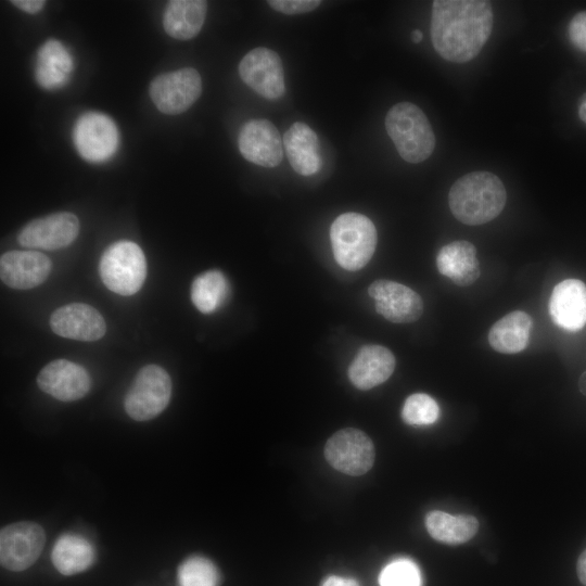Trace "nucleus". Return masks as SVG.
<instances>
[{
	"instance_id": "nucleus-30",
	"label": "nucleus",
	"mask_w": 586,
	"mask_h": 586,
	"mask_svg": "<svg viewBox=\"0 0 586 586\" xmlns=\"http://www.w3.org/2000/svg\"><path fill=\"white\" fill-rule=\"evenodd\" d=\"M379 583L380 586H421V574L415 562L400 558L383 568Z\"/></svg>"
},
{
	"instance_id": "nucleus-36",
	"label": "nucleus",
	"mask_w": 586,
	"mask_h": 586,
	"mask_svg": "<svg viewBox=\"0 0 586 586\" xmlns=\"http://www.w3.org/2000/svg\"><path fill=\"white\" fill-rule=\"evenodd\" d=\"M578 114L581 119L586 124V93L579 100Z\"/></svg>"
},
{
	"instance_id": "nucleus-29",
	"label": "nucleus",
	"mask_w": 586,
	"mask_h": 586,
	"mask_svg": "<svg viewBox=\"0 0 586 586\" xmlns=\"http://www.w3.org/2000/svg\"><path fill=\"white\" fill-rule=\"evenodd\" d=\"M440 416V407L435 399L424 393L408 396L402 409L403 420L413 426L434 423Z\"/></svg>"
},
{
	"instance_id": "nucleus-16",
	"label": "nucleus",
	"mask_w": 586,
	"mask_h": 586,
	"mask_svg": "<svg viewBox=\"0 0 586 586\" xmlns=\"http://www.w3.org/2000/svg\"><path fill=\"white\" fill-rule=\"evenodd\" d=\"M52 331L62 337L92 342L106 331L101 314L85 303H71L56 308L50 317Z\"/></svg>"
},
{
	"instance_id": "nucleus-1",
	"label": "nucleus",
	"mask_w": 586,
	"mask_h": 586,
	"mask_svg": "<svg viewBox=\"0 0 586 586\" xmlns=\"http://www.w3.org/2000/svg\"><path fill=\"white\" fill-rule=\"evenodd\" d=\"M492 4L484 0H435L431 39L446 61L464 63L475 58L493 28Z\"/></svg>"
},
{
	"instance_id": "nucleus-4",
	"label": "nucleus",
	"mask_w": 586,
	"mask_h": 586,
	"mask_svg": "<svg viewBox=\"0 0 586 586\" xmlns=\"http://www.w3.org/2000/svg\"><path fill=\"white\" fill-rule=\"evenodd\" d=\"M330 240L336 263L346 270L356 271L370 262L378 234L367 216L349 212L341 214L332 222Z\"/></svg>"
},
{
	"instance_id": "nucleus-6",
	"label": "nucleus",
	"mask_w": 586,
	"mask_h": 586,
	"mask_svg": "<svg viewBox=\"0 0 586 586\" xmlns=\"http://www.w3.org/2000/svg\"><path fill=\"white\" fill-rule=\"evenodd\" d=\"M170 395L171 381L166 370L157 365H146L139 370L126 393L125 410L136 421L151 420L167 407Z\"/></svg>"
},
{
	"instance_id": "nucleus-15",
	"label": "nucleus",
	"mask_w": 586,
	"mask_h": 586,
	"mask_svg": "<svg viewBox=\"0 0 586 586\" xmlns=\"http://www.w3.org/2000/svg\"><path fill=\"white\" fill-rule=\"evenodd\" d=\"M39 388L62 402L82 398L90 390L91 379L80 365L56 359L46 365L37 377Z\"/></svg>"
},
{
	"instance_id": "nucleus-8",
	"label": "nucleus",
	"mask_w": 586,
	"mask_h": 586,
	"mask_svg": "<svg viewBox=\"0 0 586 586\" xmlns=\"http://www.w3.org/2000/svg\"><path fill=\"white\" fill-rule=\"evenodd\" d=\"M324 456L337 471L348 475H361L373 466L375 451L366 433L348 428L335 432L328 440Z\"/></svg>"
},
{
	"instance_id": "nucleus-20",
	"label": "nucleus",
	"mask_w": 586,
	"mask_h": 586,
	"mask_svg": "<svg viewBox=\"0 0 586 586\" xmlns=\"http://www.w3.org/2000/svg\"><path fill=\"white\" fill-rule=\"evenodd\" d=\"M283 148L297 174L310 176L320 169L319 140L308 125L301 122L292 124L283 135Z\"/></svg>"
},
{
	"instance_id": "nucleus-35",
	"label": "nucleus",
	"mask_w": 586,
	"mask_h": 586,
	"mask_svg": "<svg viewBox=\"0 0 586 586\" xmlns=\"http://www.w3.org/2000/svg\"><path fill=\"white\" fill-rule=\"evenodd\" d=\"M576 571L581 583L586 586V549L578 557Z\"/></svg>"
},
{
	"instance_id": "nucleus-17",
	"label": "nucleus",
	"mask_w": 586,
	"mask_h": 586,
	"mask_svg": "<svg viewBox=\"0 0 586 586\" xmlns=\"http://www.w3.org/2000/svg\"><path fill=\"white\" fill-rule=\"evenodd\" d=\"M52 268L48 256L37 251H9L0 258V278L16 290H29L47 280Z\"/></svg>"
},
{
	"instance_id": "nucleus-22",
	"label": "nucleus",
	"mask_w": 586,
	"mask_h": 586,
	"mask_svg": "<svg viewBox=\"0 0 586 586\" xmlns=\"http://www.w3.org/2000/svg\"><path fill=\"white\" fill-rule=\"evenodd\" d=\"M533 320L528 314L514 310L495 322L488 332L492 348L502 354H517L526 348Z\"/></svg>"
},
{
	"instance_id": "nucleus-7",
	"label": "nucleus",
	"mask_w": 586,
	"mask_h": 586,
	"mask_svg": "<svg viewBox=\"0 0 586 586\" xmlns=\"http://www.w3.org/2000/svg\"><path fill=\"white\" fill-rule=\"evenodd\" d=\"M150 97L156 107L165 114L187 111L202 92L199 72L184 67L156 76L150 85Z\"/></svg>"
},
{
	"instance_id": "nucleus-13",
	"label": "nucleus",
	"mask_w": 586,
	"mask_h": 586,
	"mask_svg": "<svg viewBox=\"0 0 586 586\" xmlns=\"http://www.w3.org/2000/svg\"><path fill=\"white\" fill-rule=\"evenodd\" d=\"M238 146L245 160L263 167H276L283 157V139L267 119L246 122L239 131Z\"/></svg>"
},
{
	"instance_id": "nucleus-28",
	"label": "nucleus",
	"mask_w": 586,
	"mask_h": 586,
	"mask_svg": "<svg viewBox=\"0 0 586 586\" xmlns=\"http://www.w3.org/2000/svg\"><path fill=\"white\" fill-rule=\"evenodd\" d=\"M179 586H217L219 575L212 561L193 556L184 560L178 569Z\"/></svg>"
},
{
	"instance_id": "nucleus-19",
	"label": "nucleus",
	"mask_w": 586,
	"mask_h": 586,
	"mask_svg": "<svg viewBox=\"0 0 586 586\" xmlns=\"http://www.w3.org/2000/svg\"><path fill=\"white\" fill-rule=\"evenodd\" d=\"M393 353L381 345L362 346L348 367L349 381L359 390H370L385 382L395 369Z\"/></svg>"
},
{
	"instance_id": "nucleus-33",
	"label": "nucleus",
	"mask_w": 586,
	"mask_h": 586,
	"mask_svg": "<svg viewBox=\"0 0 586 586\" xmlns=\"http://www.w3.org/2000/svg\"><path fill=\"white\" fill-rule=\"evenodd\" d=\"M11 3L27 13L34 14L39 12L46 2L42 0H13Z\"/></svg>"
},
{
	"instance_id": "nucleus-10",
	"label": "nucleus",
	"mask_w": 586,
	"mask_h": 586,
	"mask_svg": "<svg viewBox=\"0 0 586 586\" xmlns=\"http://www.w3.org/2000/svg\"><path fill=\"white\" fill-rule=\"evenodd\" d=\"M241 79L267 100L280 99L285 91L282 61L277 52L258 47L246 53L239 64Z\"/></svg>"
},
{
	"instance_id": "nucleus-2",
	"label": "nucleus",
	"mask_w": 586,
	"mask_h": 586,
	"mask_svg": "<svg viewBox=\"0 0 586 586\" xmlns=\"http://www.w3.org/2000/svg\"><path fill=\"white\" fill-rule=\"evenodd\" d=\"M507 200L501 180L489 171L469 173L454 182L448 202L453 215L462 224L477 226L496 218Z\"/></svg>"
},
{
	"instance_id": "nucleus-23",
	"label": "nucleus",
	"mask_w": 586,
	"mask_h": 586,
	"mask_svg": "<svg viewBox=\"0 0 586 586\" xmlns=\"http://www.w3.org/2000/svg\"><path fill=\"white\" fill-rule=\"evenodd\" d=\"M206 10L207 2L203 0L170 1L163 16L164 29L175 39H191L200 33Z\"/></svg>"
},
{
	"instance_id": "nucleus-21",
	"label": "nucleus",
	"mask_w": 586,
	"mask_h": 586,
	"mask_svg": "<svg viewBox=\"0 0 586 586\" xmlns=\"http://www.w3.org/2000/svg\"><path fill=\"white\" fill-rule=\"evenodd\" d=\"M438 271L459 286L474 283L480 277V264L475 246L464 240L444 245L437 253Z\"/></svg>"
},
{
	"instance_id": "nucleus-3",
	"label": "nucleus",
	"mask_w": 586,
	"mask_h": 586,
	"mask_svg": "<svg viewBox=\"0 0 586 586\" xmlns=\"http://www.w3.org/2000/svg\"><path fill=\"white\" fill-rule=\"evenodd\" d=\"M385 128L398 154L408 163L425 161L433 153L435 137L425 114L411 102L393 105L385 117Z\"/></svg>"
},
{
	"instance_id": "nucleus-37",
	"label": "nucleus",
	"mask_w": 586,
	"mask_h": 586,
	"mask_svg": "<svg viewBox=\"0 0 586 586\" xmlns=\"http://www.w3.org/2000/svg\"><path fill=\"white\" fill-rule=\"evenodd\" d=\"M578 387L581 393L586 396V371L579 378Z\"/></svg>"
},
{
	"instance_id": "nucleus-11",
	"label": "nucleus",
	"mask_w": 586,
	"mask_h": 586,
	"mask_svg": "<svg viewBox=\"0 0 586 586\" xmlns=\"http://www.w3.org/2000/svg\"><path fill=\"white\" fill-rule=\"evenodd\" d=\"M73 139L85 160L103 162L110 158L118 146V130L109 116L88 112L76 122Z\"/></svg>"
},
{
	"instance_id": "nucleus-18",
	"label": "nucleus",
	"mask_w": 586,
	"mask_h": 586,
	"mask_svg": "<svg viewBox=\"0 0 586 586\" xmlns=\"http://www.w3.org/2000/svg\"><path fill=\"white\" fill-rule=\"evenodd\" d=\"M549 314L561 329L576 332L586 324V285L577 279L558 283L549 300Z\"/></svg>"
},
{
	"instance_id": "nucleus-12",
	"label": "nucleus",
	"mask_w": 586,
	"mask_h": 586,
	"mask_svg": "<svg viewBox=\"0 0 586 586\" xmlns=\"http://www.w3.org/2000/svg\"><path fill=\"white\" fill-rule=\"evenodd\" d=\"M78 232L77 216L60 212L29 221L20 231L17 241L25 247L53 251L69 245Z\"/></svg>"
},
{
	"instance_id": "nucleus-38",
	"label": "nucleus",
	"mask_w": 586,
	"mask_h": 586,
	"mask_svg": "<svg viewBox=\"0 0 586 586\" xmlns=\"http://www.w3.org/2000/svg\"><path fill=\"white\" fill-rule=\"evenodd\" d=\"M423 38V34L421 30L419 29H415L412 33H411V39L415 43H419Z\"/></svg>"
},
{
	"instance_id": "nucleus-14",
	"label": "nucleus",
	"mask_w": 586,
	"mask_h": 586,
	"mask_svg": "<svg viewBox=\"0 0 586 586\" xmlns=\"http://www.w3.org/2000/svg\"><path fill=\"white\" fill-rule=\"evenodd\" d=\"M368 292L375 301L377 311L391 322L410 323L417 321L423 313L420 295L402 283L385 279L375 280L370 284Z\"/></svg>"
},
{
	"instance_id": "nucleus-32",
	"label": "nucleus",
	"mask_w": 586,
	"mask_h": 586,
	"mask_svg": "<svg viewBox=\"0 0 586 586\" xmlns=\"http://www.w3.org/2000/svg\"><path fill=\"white\" fill-rule=\"evenodd\" d=\"M569 36L572 43L586 52V11L577 13L569 25Z\"/></svg>"
},
{
	"instance_id": "nucleus-31",
	"label": "nucleus",
	"mask_w": 586,
	"mask_h": 586,
	"mask_svg": "<svg viewBox=\"0 0 586 586\" xmlns=\"http://www.w3.org/2000/svg\"><path fill=\"white\" fill-rule=\"evenodd\" d=\"M275 11L283 14H303L317 9L321 1L319 0H269L267 2Z\"/></svg>"
},
{
	"instance_id": "nucleus-34",
	"label": "nucleus",
	"mask_w": 586,
	"mask_h": 586,
	"mask_svg": "<svg viewBox=\"0 0 586 586\" xmlns=\"http://www.w3.org/2000/svg\"><path fill=\"white\" fill-rule=\"evenodd\" d=\"M321 586H360L354 578L331 575L327 577Z\"/></svg>"
},
{
	"instance_id": "nucleus-5",
	"label": "nucleus",
	"mask_w": 586,
	"mask_h": 586,
	"mask_svg": "<svg viewBox=\"0 0 586 586\" xmlns=\"http://www.w3.org/2000/svg\"><path fill=\"white\" fill-rule=\"evenodd\" d=\"M99 272L109 290L124 296L132 295L142 288L146 276L143 251L132 241H117L103 252Z\"/></svg>"
},
{
	"instance_id": "nucleus-27",
	"label": "nucleus",
	"mask_w": 586,
	"mask_h": 586,
	"mask_svg": "<svg viewBox=\"0 0 586 586\" xmlns=\"http://www.w3.org/2000/svg\"><path fill=\"white\" fill-rule=\"evenodd\" d=\"M229 285L225 275L216 269L199 275L191 285V301L203 314L217 310L227 298Z\"/></svg>"
},
{
	"instance_id": "nucleus-9",
	"label": "nucleus",
	"mask_w": 586,
	"mask_h": 586,
	"mask_svg": "<svg viewBox=\"0 0 586 586\" xmlns=\"http://www.w3.org/2000/svg\"><path fill=\"white\" fill-rule=\"evenodd\" d=\"M46 543L43 528L34 522L22 521L1 528L0 561L10 571L28 569L39 558Z\"/></svg>"
},
{
	"instance_id": "nucleus-26",
	"label": "nucleus",
	"mask_w": 586,
	"mask_h": 586,
	"mask_svg": "<svg viewBox=\"0 0 586 586\" xmlns=\"http://www.w3.org/2000/svg\"><path fill=\"white\" fill-rule=\"evenodd\" d=\"M425 527L433 539L457 545L470 540L476 534L479 522L473 515H451L433 510L425 517Z\"/></svg>"
},
{
	"instance_id": "nucleus-25",
	"label": "nucleus",
	"mask_w": 586,
	"mask_h": 586,
	"mask_svg": "<svg viewBox=\"0 0 586 586\" xmlns=\"http://www.w3.org/2000/svg\"><path fill=\"white\" fill-rule=\"evenodd\" d=\"M51 559L61 574L74 575L92 565L94 549L86 538L76 534H65L56 540Z\"/></svg>"
},
{
	"instance_id": "nucleus-24",
	"label": "nucleus",
	"mask_w": 586,
	"mask_h": 586,
	"mask_svg": "<svg viewBox=\"0 0 586 586\" xmlns=\"http://www.w3.org/2000/svg\"><path fill=\"white\" fill-rule=\"evenodd\" d=\"M73 71V59L58 40H48L38 51L36 78L46 89L62 87Z\"/></svg>"
}]
</instances>
